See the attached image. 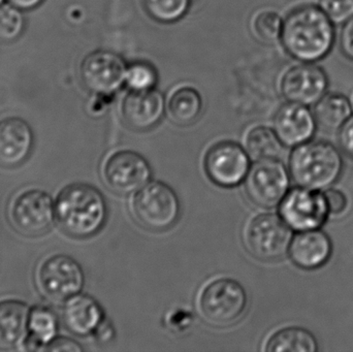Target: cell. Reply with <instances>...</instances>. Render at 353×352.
Masks as SVG:
<instances>
[{"label":"cell","mask_w":353,"mask_h":352,"mask_svg":"<svg viewBox=\"0 0 353 352\" xmlns=\"http://www.w3.org/2000/svg\"><path fill=\"white\" fill-rule=\"evenodd\" d=\"M337 39L336 25L319 4H300L283 18L280 43L296 61H323L333 52Z\"/></svg>","instance_id":"obj_1"},{"label":"cell","mask_w":353,"mask_h":352,"mask_svg":"<svg viewBox=\"0 0 353 352\" xmlns=\"http://www.w3.org/2000/svg\"><path fill=\"white\" fill-rule=\"evenodd\" d=\"M109 216L107 200L90 184L65 186L55 200V217L60 229L72 238L88 239L105 227Z\"/></svg>","instance_id":"obj_2"},{"label":"cell","mask_w":353,"mask_h":352,"mask_svg":"<svg viewBox=\"0 0 353 352\" xmlns=\"http://www.w3.org/2000/svg\"><path fill=\"white\" fill-rule=\"evenodd\" d=\"M288 169L296 185L325 191L341 177L343 156L332 143L312 138L294 147Z\"/></svg>","instance_id":"obj_3"},{"label":"cell","mask_w":353,"mask_h":352,"mask_svg":"<svg viewBox=\"0 0 353 352\" xmlns=\"http://www.w3.org/2000/svg\"><path fill=\"white\" fill-rule=\"evenodd\" d=\"M201 320L217 329L236 326L248 309L244 287L230 277H217L203 285L195 299Z\"/></svg>","instance_id":"obj_4"},{"label":"cell","mask_w":353,"mask_h":352,"mask_svg":"<svg viewBox=\"0 0 353 352\" xmlns=\"http://www.w3.org/2000/svg\"><path fill=\"white\" fill-rule=\"evenodd\" d=\"M130 211L134 220L150 231H169L181 216V203L175 190L165 182L151 180L132 194Z\"/></svg>","instance_id":"obj_5"},{"label":"cell","mask_w":353,"mask_h":352,"mask_svg":"<svg viewBox=\"0 0 353 352\" xmlns=\"http://www.w3.org/2000/svg\"><path fill=\"white\" fill-rule=\"evenodd\" d=\"M292 229L275 213H261L249 219L243 229V243L247 251L263 262L281 260L288 254Z\"/></svg>","instance_id":"obj_6"},{"label":"cell","mask_w":353,"mask_h":352,"mask_svg":"<svg viewBox=\"0 0 353 352\" xmlns=\"http://www.w3.org/2000/svg\"><path fill=\"white\" fill-rule=\"evenodd\" d=\"M35 281L41 295L54 303H65L84 289L81 265L66 254H52L37 267Z\"/></svg>","instance_id":"obj_7"},{"label":"cell","mask_w":353,"mask_h":352,"mask_svg":"<svg viewBox=\"0 0 353 352\" xmlns=\"http://www.w3.org/2000/svg\"><path fill=\"white\" fill-rule=\"evenodd\" d=\"M128 62L120 54L99 49L87 54L79 68L81 82L94 96L111 97L125 86Z\"/></svg>","instance_id":"obj_8"},{"label":"cell","mask_w":353,"mask_h":352,"mask_svg":"<svg viewBox=\"0 0 353 352\" xmlns=\"http://www.w3.org/2000/svg\"><path fill=\"white\" fill-rule=\"evenodd\" d=\"M8 218L10 225L21 235L39 237L47 233L56 220L55 202L43 190H23L10 200Z\"/></svg>","instance_id":"obj_9"},{"label":"cell","mask_w":353,"mask_h":352,"mask_svg":"<svg viewBox=\"0 0 353 352\" xmlns=\"http://www.w3.org/2000/svg\"><path fill=\"white\" fill-rule=\"evenodd\" d=\"M290 169L280 159H263L251 165L244 181L249 200L261 208H275L290 190Z\"/></svg>","instance_id":"obj_10"},{"label":"cell","mask_w":353,"mask_h":352,"mask_svg":"<svg viewBox=\"0 0 353 352\" xmlns=\"http://www.w3.org/2000/svg\"><path fill=\"white\" fill-rule=\"evenodd\" d=\"M103 181L112 191L132 196L152 180L149 161L132 150H118L105 159L101 167Z\"/></svg>","instance_id":"obj_11"},{"label":"cell","mask_w":353,"mask_h":352,"mask_svg":"<svg viewBox=\"0 0 353 352\" xmlns=\"http://www.w3.org/2000/svg\"><path fill=\"white\" fill-rule=\"evenodd\" d=\"M251 165V157L245 147L232 141L216 143L203 159L208 177L222 188H234L244 183Z\"/></svg>","instance_id":"obj_12"},{"label":"cell","mask_w":353,"mask_h":352,"mask_svg":"<svg viewBox=\"0 0 353 352\" xmlns=\"http://www.w3.org/2000/svg\"><path fill=\"white\" fill-rule=\"evenodd\" d=\"M279 215L292 231H303L321 229L331 213L325 192L298 186L279 205Z\"/></svg>","instance_id":"obj_13"},{"label":"cell","mask_w":353,"mask_h":352,"mask_svg":"<svg viewBox=\"0 0 353 352\" xmlns=\"http://www.w3.org/2000/svg\"><path fill=\"white\" fill-rule=\"evenodd\" d=\"M280 93L286 101L312 107L330 91V76L323 66L298 62L284 72Z\"/></svg>","instance_id":"obj_14"},{"label":"cell","mask_w":353,"mask_h":352,"mask_svg":"<svg viewBox=\"0 0 353 352\" xmlns=\"http://www.w3.org/2000/svg\"><path fill=\"white\" fill-rule=\"evenodd\" d=\"M273 130L284 146L294 148L312 140L319 125L311 107L285 101L274 115Z\"/></svg>","instance_id":"obj_15"},{"label":"cell","mask_w":353,"mask_h":352,"mask_svg":"<svg viewBox=\"0 0 353 352\" xmlns=\"http://www.w3.org/2000/svg\"><path fill=\"white\" fill-rule=\"evenodd\" d=\"M167 114V99L154 88L146 91H130L121 105L124 123L136 132H149L161 123Z\"/></svg>","instance_id":"obj_16"},{"label":"cell","mask_w":353,"mask_h":352,"mask_svg":"<svg viewBox=\"0 0 353 352\" xmlns=\"http://www.w3.org/2000/svg\"><path fill=\"white\" fill-rule=\"evenodd\" d=\"M34 145L30 124L17 116L0 119V165L14 167L22 165Z\"/></svg>","instance_id":"obj_17"},{"label":"cell","mask_w":353,"mask_h":352,"mask_svg":"<svg viewBox=\"0 0 353 352\" xmlns=\"http://www.w3.org/2000/svg\"><path fill=\"white\" fill-rule=\"evenodd\" d=\"M333 253L331 238L323 229L298 231L292 237L288 256L303 270H316L325 266Z\"/></svg>","instance_id":"obj_18"},{"label":"cell","mask_w":353,"mask_h":352,"mask_svg":"<svg viewBox=\"0 0 353 352\" xmlns=\"http://www.w3.org/2000/svg\"><path fill=\"white\" fill-rule=\"evenodd\" d=\"M105 320L101 304L91 296L79 293L64 303L62 320L72 335L93 336Z\"/></svg>","instance_id":"obj_19"},{"label":"cell","mask_w":353,"mask_h":352,"mask_svg":"<svg viewBox=\"0 0 353 352\" xmlns=\"http://www.w3.org/2000/svg\"><path fill=\"white\" fill-rule=\"evenodd\" d=\"M30 310L19 300H0V349H10L22 344L28 331Z\"/></svg>","instance_id":"obj_20"},{"label":"cell","mask_w":353,"mask_h":352,"mask_svg":"<svg viewBox=\"0 0 353 352\" xmlns=\"http://www.w3.org/2000/svg\"><path fill=\"white\" fill-rule=\"evenodd\" d=\"M313 112L319 128L323 132H339L353 116L352 99L344 93L329 91L313 105Z\"/></svg>","instance_id":"obj_21"},{"label":"cell","mask_w":353,"mask_h":352,"mask_svg":"<svg viewBox=\"0 0 353 352\" xmlns=\"http://www.w3.org/2000/svg\"><path fill=\"white\" fill-rule=\"evenodd\" d=\"M59 322L53 310L37 306L30 310L28 331L23 341V349L27 351H45L48 345L57 337Z\"/></svg>","instance_id":"obj_22"},{"label":"cell","mask_w":353,"mask_h":352,"mask_svg":"<svg viewBox=\"0 0 353 352\" xmlns=\"http://www.w3.org/2000/svg\"><path fill=\"white\" fill-rule=\"evenodd\" d=\"M203 111V97L191 86L176 87L167 99L168 117L174 124L182 127L194 124Z\"/></svg>","instance_id":"obj_23"},{"label":"cell","mask_w":353,"mask_h":352,"mask_svg":"<svg viewBox=\"0 0 353 352\" xmlns=\"http://www.w3.org/2000/svg\"><path fill=\"white\" fill-rule=\"evenodd\" d=\"M319 345L314 335L301 327H286L275 331L263 342L265 352H316Z\"/></svg>","instance_id":"obj_24"},{"label":"cell","mask_w":353,"mask_h":352,"mask_svg":"<svg viewBox=\"0 0 353 352\" xmlns=\"http://www.w3.org/2000/svg\"><path fill=\"white\" fill-rule=\"evenodd\" d=\"M245 149L253 161L279 159L284 145L273 128L257 125L250 128L245 136Z\"/></svg>","instance_id":"obj_25"},{"label":"cell","mask_w":353,"mask_h":352,"mask_svg":"<svg viewBox=\"0 0 353 352\" xmlns=\"http://www.w3.org/2000/svg\"><path fill=\"white\" fill-rule=\"evenodd\" d=\"M143 4L153 20L161 24H174L188 14L192 0H143Z\"/></svg>","instance_id":"obj_26"},{"label":"cell","mask_w":353,"mask_h":352,"mask_svg":"<svg viewBox=\"0 0 353 352\" xmlns=\"http://www.w3.org/2000/svg\"><path fill=\"white\" fill-rule=\"evenodd\" d=\"M24 12L10 2L0 4V43H12L22 37L27 25Z\"/></svg>","instance_id":"obj_27"},{"label":"cell","mask_w":353,"mask_h":352,"mask_svg":"<svg viewBox=\"0 0 353 352\" xmlns=\"http://www.w3.org/2000/svg\"><path fill=\"white\" fill-rule=\"evenodd\" d=\"M283 18L275 10H265L255 14L251 22L253 34L263 43H280Z\"/></svg>","instance_id":"obj_28"},{"label":"cell","mask_w":353,"mask_h":352,"mask_svg":"<svg viewBox=\"0 0 353 352\" xmlns=\"http://www.w3.org/2000/svg\"><path fill=\"white\" fill-rule=\"evenodd\" d=\"M159 74L152 63L144 60L128 64L125 86L130 91H146L157 88Z\"/></svg>","instance_id":"obj_29"},{"label":"cell","mask_w":353,"mask_h":352,"mask_svg":"<svg viewBox=\"0 0 353 352\" xmlns=\"http://www.w3.org/2000/svg\"><path fill=\"white\" fill-rule=\"evenodd\" d=\"M317 4L336 26L353 17V0H319Z\"/></svg>","instance_id":"obj_30"},{"label":"cell","mask_w":353,"mask_h":352,"mask_svg":"<svg viewBox=\"0 0 353 352\" xmlns=\"http://www.w3.org/2000/svg\"><path fill=\"white\" fill-rule=\"evenodd\" d=\"M337 43L342 55L353 62V17L341 25Z\"/></svg>","instance_id":"obj_31"},{"label":"cell","mask_w":353,"mask_h":352,"mask_svg":"<svg viewBox=\"0 0 353 352\" xmlns=\"http://www.w3.org/2000/svg\"><path fill=\"white\" fill-rule=\"evenodd\" d=\"M193 315L188 310H176L169 314L167 318L170 330L176 333L185 332L192 326Z\"/></svg>","instance_id":"obj_32"},{"label":"cell","mask_w":353,"mask_h":352,"mask_svg":"<svg viewBox=\"0 0 353 352\" xmlns=\"http://www.w3.org/2000/svg\"><path fill=\"white\" fill-rule=\"evenodd\" d=\"M325 198H327V206H329L330 213L333 215H340L347 208V198L341 190L336 188H327L325 191Z\"/></svg>","instance_id":"obj_33"},{"label":"cell","mask_w":353,"mask_h":352,"mask_svg":"<svg viewBox=\"0 0 353 352\" xmlns=\"http://www.w3.org/2000/svg\"><path fill=\"white\" fill-rule=\"evenodd\" d=\"M84 351L80 343L68 337H56L45 351L52 352H82Z\"/></svg>","instance_id":"obj_34"},{"label":"cell","mask_w":353,"mask_h":352,"mask_svg":"<svg viewBox=\"0 0 353 352\" xmlns=\"http://www.w3.org/2000/svg\"><path fill=\"white\" fill-rule=\"evenodd\" d=\"M338 140L344 153L353 158V116L338 132Z\"/></svg>","instance_id":"obj_35"},{"label":"cell","mask_w":353,"mask_h":352,"mask_svg":"<svg viewBox=\"0 0 353 352\" xmlns=\"http://www.w3.org/2000/svg\"><path fill=\"white\" fill-rule=\"evenodd\" d=\"M115 336L116 333L113 324L107 318L93 335L97 342L101 343V344H108V343L112 342Z\"/></svg>","instance_id":"obj_36"},{"label":"cell","mask_w":353,"mask_h":352,"mask_svg":"<svg viewBox=\"0 0 353 352\" xmlns=\"http://www.w3.org/2000/svg\"><path fill=\"white\" fill-rule=\"evenodd\" d=\"M6 1L24 12H29V10L39 8L45 2V0H6Z\"/></svg>","instance_id":"obj_37"},{"label":"cell","mask_w":353,"mask_h":352,"mask_svg":"<svg viewBox=\"0 0 353 352\" xmlns=\"http://www.w3.org/2000/svg\"><path fill=\"white\" fill-rule=\"evenodd\" d=\"M3 2H6V0H0V4L3 3Z\"/></svg>","instance_id":"obj_38"},{"label":"cell","mask_w":353,"mask_h":352,"mask_svg":"<svg viewBox=\"0 0 353 352\" xmlns=\"http://www.w3.org/2000/svg\"><path fill=\"white\" fill-rule=\"evenodd\" d=\"M350 99H352V105H353V93H352V97H350Z\"/></svg>","instance_id":"obj_39"}]
</instances>
